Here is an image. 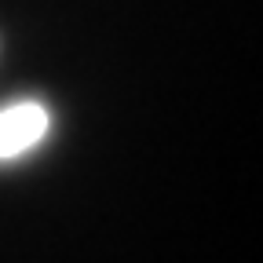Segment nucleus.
<instances>
[{"mask_svg": "<svg viewBox=\"0 0 263 263\" xmlns=\"http://www.w3.org/2000/svg\"><path fill=\"white\" fill-rule=\"evenodd\" d=\"M51 128V114L41 103H11L0 110V161L33 150Z\"/></svg>", "mask_w": 263, "mask_h": 263, "instance_id": "obj_1", "label": "nucleus"}]
</instances>
